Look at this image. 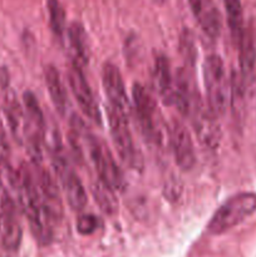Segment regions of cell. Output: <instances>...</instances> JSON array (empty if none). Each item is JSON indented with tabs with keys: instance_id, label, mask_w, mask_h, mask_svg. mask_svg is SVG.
<instances>
[{
	"instance_id": "1",
	"label": "cell",
	"mask_w": 256,
	"mask_h": 257,
	"mask_svg": "<svg viewBox=\"0 0 256 257\" xmlns=\"http://www.w3.org/2000/svg\"><path fill=\"white\" fill-rule=\"evenodd\" d=\"M203 83L207 107L216 117L225 114L230 103V82L226 74L225 64L218 55L211 54L205 59Z\"/></svg>"
},
{
	"instance_id": "17",
	"label": "cell",
	"mask_w": 256,
	"mask_h": 257,
	"mask_svg": "<svg viewBox=\"0 0 256 257\" xmlns=\"http://www.w3.org/2000/svg\"><path fill=\"white\" fill-rule=\"evenodd\" d=\"M45 85L49 93L50 100L60 115L67 113V92L63 85L58 69L53 65H47L44 69Z\"/></svg>"
},
{
	"instance_id": "15",
	"label": "cell",
	"mask_w": 256,
	"mask_h": 257,
	"mask_svg": "<svg viewBox=\"0 0 256 257\" xmlns=\"http://www.w3.org/2000/svg\"><path fill=\"white\" fill-rule=\"evenodd\" d=\"M68 40H69L72 64L84 68L88 64V43L84 29L79 23L74 22L68 28Z\"/></svg>"
},
{
	"instance_id": "19",
	"label": "cell",
	"mask_w": 256,
	"mask_h": 257,
	"mask_svg": "<svg viewBox=\"0 0 256 257\" xmlns=\"http://www.w3.org/2000/svg\"><path fill=\"white\" fill-rule=\"evenodd\" d=\"M226 14H227V23L230 28L231 37L233 43L238 45L242 38L245 28H243V14L241 0H223Z\"/></svg>"
},
{
	"instance_id": "10",
	"label": "cell",
	"mask_w": 256,
	"mask_h": 257,
	"mask_svg": "<svg viewBox=\"0 0 256 257\" xmlns=\"http://www.w3.org/2000/svg\"><path fill=\"white\" fill-rule=\"evenodd\" d=\"M102 83L108 98V107L130 117V100L119 69L112 63H104L102 68Z\"/></svg>"
},
{
	"instance_id": "11",
	"label": "cell",
	"mask_w": 256,
	"mask_h": 257,
	"mask_svg": "<svg viewBox=\"0 0 256 257\" xmlns=\"http://www.w3.org/2000/svg\"><path fill=\"white\" fill-rule=\"evenodd\" d=\"M0 213H2V242L7 250L15 251L19 248L22 242V225L18 216V205L9 196H2L0 202Z\"/></svg>"
},
{
	"instance_id": "16",
	"label": "cell",
	"mask_w": 256,
	"mask_h": 257,
	"mask_svg": "<svg viewBox=\"0 0 256 257\" xmlns=\"http://www.w3.org/2000/svg\"><path fill=\"white\" fill-rule=\"evenodd\" d=\"M155 84L157 92L166 104H172L173 102V77L171 74L170 60L165 55H158L155 60Z\"/></svg>"
},
{
	"instance_id": "8",
	"label": "cell",
	"mask_w": 256,
	"mask_h": 257,
	"mask_svg": "<svg viewBox=\"0 0 256 257\" xmlns=\"http://www.w3.org/2000/svg\"><path fill=\"white\" fill-rule=\"evenodd\" d=\"M170 145L176 165L182 171H191L196 165V152L187 127L181 120L173 119L168 128Z\"/></svg>"
},
{
	"instance_id": "21",
	"label": "cell",
	"mask_w": 256,
	"mask_h": 257,
	"mask_svg": "<svg viewBox=\"0 0 256 257\" xmlns=\"http://www.w3.org/2000/svg\"><path fill=\"white\" fill-rule=\"evenodd\" d=\"M48 12H49V24L53 33L58 37L65 30V12L59 0H48Z\"/></svg>"
},
{
	"instance_id": "22",
	"label": "cell",
	"mask_w": 256,
	"mask_h": 257,
	"mask_svg": "<svg viewBox=\"0 0 256 257\" xmlns=\"http://www.w3.org/2000/svg\"><path fill=\"white\" fill-rule=\"evenodd\" d=\"M99 226V221L94 215H83L77 221V231L80 235H90Z\"/></svg>"
},
{
	"instance_id": "23",
	"label": "cell",
	"mask_w": 256,
	"mask_h": 257,
	"mask_svg": "<svg viewBox=\"0 0 256 257\" xmlns=\"http://www.w3.org/2000/svg\"><path fill=\"white\" fill-rule=\"evenodd\" d=\"M10 155V148L9 143H8L7 135H5L4 130L0 125V165H4V163H8V160H9Z\"/></svg>"
},
{
	"instance_id": "20",
	"label": "cell",
	"mask_w": 256,
	"mask_h": 257,
	"mask_svg": "<svg viewBox=\"0 0 256 257\" xmlns=\"http://www.w3.org/2000/svg\"><path fill=\"white\" fill-rule=\"evenodd\" d=\"M114 192V190L108 187L99 178L92 183V195L94 197L95 203L99 206V208L105 215H114L117 212L118 203Z\"/></svg>"
},
{
	"instance_id": "25",
	"label": "cell",
	"mask_w": 256,
	"mask_h": 257,
	"mask_svg": "<svg viewBox=\"0 0 256 257\" xmlns=\"http://www.w3.org/2000/svg\"><path fill=\"white\" fill-rule=\"evenodd\" d=\"M160 2H165V0H160Z\"/></svg>"
},
{
	"instance_id": "12",
	"label": "cell",
	"mask_w": 256,
	"mask_h": 257,
	"mask_svg": "<svg viewBox=\"0 0 256 257\" xmlns=\"http://www.w3.org/2000/svg\"><path fill=\"white\" fill-rule=\"evenodd\" d=\"M188 3L203 33L216 39L221 32V15L215 3L212 0H188Z\"/></svg>"
},
{
	"instance_id": "2",
	"label": "cell",
	"mask_w": 256,
	"mask_h": 257,
	"mask_svg": "<svg viewBox=\"0 0 256 257\" xmlns=\"http://www.w3.org/2000/svg\"><path fill=\"white\" fill-rule=\"evenodd\" d=\"M256 212V195L242 192L223 202L211 217L207 231L211 235H221L250 217Z\"/></svg>"
},
{
	"instance_id": "3",
	"label": "cell",
	"mask_w": 256,
	"mask_h": 257,
	"mask_svg": "<svg viewBox=\"0 0 256 257\" xmlns=\"http://www.w3.org/2000/svg\"><path fill=\"white\" fill-rule=\"evenodd\" d=\"M132 100L141 133L146 142L160 146L162 142V127H161L160 112L151 93L140 83L132 87Z\"/></svg>"
},
{
	"instance_id": "14",
	"label": "cell",
	"mask_w": 256,
	"mask_h": 257,
	"mask_svg": "<svg viewBox=\"0 0 256 257\" xmlns=\"http://www.w3.org/2000/svg\"><path fill=\"white\" fill-rule=\"evenodd\" d=\"M190 77L185 69H180L176 72L173 78V102L178 112L182 115H190L192 109L195 95L192 94Z\"/></svg>"
},
{
	"instance_id": "18",
	"label": "cell",
	"mask_w": 256,
	"mask_h": 257,
	"mask_svg": "<svg viewBox=\"0 0 256 257\" xmlns=\"http://www.w3.org/2000/svg\"><path fill=\"white\" fill-rule=\"evenodd\" d=\"M5 114L9 123L12 135L18 142H24L25 128H27V117L19 103L15 99H8L5 105Z\"/></svg>"
},
{
	"instance_id": "5",
	"label": "cell",
	"mask_w": 256,
	"mask_h": 257,
	"mask_svg": "<svg viewBox=\"0 0 256 257\" xmlns=\"http://www.w3.org/2000/svg\"><path fill=\"white\" fill-rule=\"evenodd\" d=\"M50 153H52V165L62 183L68 203L73 211H78V212L83 211L87 205L88 197L82 181L79 180L74 170L70 167L63 152L62 146L50 150Z\"/></svg>"
},
{
	"instance_id": "7",
	"label": "cell",
	"mask_w": 256,
	"mask_h": 257,
	"mask_svg": "<svg viewBox=\"0 0 256 257\" xmlns=\"http://www.w3.org/2000/svg\"><path fill=\"white\" fill-rule=\"evenodd\" d=\"M190 114L192 115V124L200 142L210 150H216L221 140V130L217 122L218 117H216L210 108L203 105L197 98L193 100Z\"/></svg>"
},
{
	"instance_id": "6",
	"label": "cell",
	"mask_w": 256,
	"mask_h": 257,
	"mask_svg": "<svg viewBox=\"0 0 256 257\" xmlns=\"http://www.w3.org/2000/svg\"><path fill=\"white\" fill-rule=\"evenodd\" d=\"M108 124H109L112 142L117 150L122 162L130 167H138V153L135 148L132 135L130 131V119L127 115L117 112L113 108L107 107Z\"/></svg>"
},
{
	"instance_id": "24",
	"label": "cell",
	"mask_w": 256,
	"mask_h": 257,
	"mask_svg": "<svg viewBox=\"0 0 256 257\" xmlns=\"http://www.w3.org/2000/svg\"><path fill=\"white\" fill-rule=\"evenodd\" d=\"M0 228H2V213H0Z\"/></svg>"
},
{
	"instance_id": "9",
	"label": "cell",
	"mask_w": 256,
	"mask_h": 257,
	"mask_svg": "<svg viewBox=\"0 0 256 257\" xmlns=\"http://www.w3.org/2000/svg\"><path fill=\"white\" fill-rule=\"evenodd\" d=\"M68 83L83 114L93 123L98 124L100 122L99 108L95 102L92 89L83 74L82 68L70 63L69 70H68Z\"/></svg>"
},
{
	"instance_id": "4",
	"label": "cell",
	"mask_w": 256,
	"mask_h": 257,
	"mask_svg": "<svg viewBox=\"0 0 256 257\" xmlns=\"http://www.w3.org/2000/svg\"><path fill=\"white\" fill-rule=\"evenodd\" d=\"M83 140L90 162L93 163L98 173V178L112 190L123 191V188L125 187L124 176L115 163L110 151L105 147L104 143L100 142L99 138L90 133L85 132Z\"/></svg>"
},
{
	"instance_id": "13",
	"label": "cell",
	"mask_w": 256,
	"mask_h": 257,
	"mask_svg": "<svg viewBox=\"0 0 256 257\" xmlns=\"http://www.w3.org/2000/svg\"><path fill=\"white\" fill-rule=\"evenodd\" d=\"M238 62H240V77L246 88L250 87L255 78L256 68V47L252 33L250 30L243 32L242 38L237 45Z\"/></svg>"
}]
</instances>
